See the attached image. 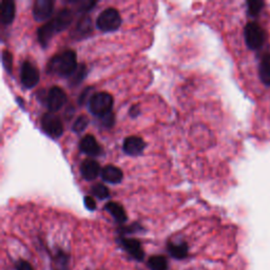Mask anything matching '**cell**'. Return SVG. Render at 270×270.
<instances>
[{
  "instance_id": "1",
  "label": "cell",
  "mask_w": 270,
  "mask_h": 270,
  "mask_svg": "<svg viewBox=\"0 0 270 270\" xmlns=\"http://www.w3.org/2000/svg\"><path fill=\"white\" fill-rule=\"evenodd\" d=\"M78 65L76 53L73 50H65L54 55L48 64V73L59 77H71L74 74Z\"/></svg>"
},
{
  "instance_id": "2",
  "label": "cell",
  "mask_w": 270,
  "mask_h": 270,
  "mask_svg": "<svg viewBox=\"0 0 270 270\" xmlns=\"http://www.w3.org/2000/svg\"><path fill=\"white\" fill-rule=\"evenodd\" d=\"M89 111L96 117H102L112 112L113 97L108 92H96L88 101Z\"/></svg>"
},
{
  "instance_id": "3",
  "label": "cell",
  "mask_w": 270,
  "mask_h": 270,
  "mask_svg": "<svg viewBox=\"0 0 270 270\" xmlns=\"http://www.w3.org/2000/svg\"><path fill=\"white\" fill-rule=\"evenodd\" d=\"M121 25V17L119 12L114 8L105 9L97 17L96 27L105 32H114L119 29Z\"/></svg>"
},
{
  "instance_id": "4",
  "label": "cell",
  "mask_w": 270,
  "mask_h": 270,
  "mask_svg": "<svg viewBox=\"0 0 270 270\" xmlns=\"http://www.w3.org/2000/svg\"><path fill=\"white\" fill-rule=\"evenodd\" d=\"M244 37L247 47L253 50L258 51L260 50L265 43V31L258 23H248L244 29Z\"/></svg>"
},
{
  "instance_id": "5",
  "label": "cell",
  "mask_w": 270,
  "mask_h": 270,
  "mask_svg": "<svg viewBox=\"0 0 270 270\" xmlns=\"http://www.w3.org/2000/svg\"><path fill=\"white\" fill-rule=\"evenodd\" d=\"M41 128L44 132L52 138H58L64 133V124L61 119L52 112H48L43 115Z\"/></svg>"
},
{
  "instance_id": "6",
  "label": "cell",
  "mask_w": 270,
  "mask_h": 270,
  "mask_svg": "<svg viewBox=\"0 0 270 270\" xmlns=\"http://www.w3.org/2000/svg\"><path fill=\"white\" fill-rule=\"evenodd\" d=\"M45 101L50 112H57L67 102V95L61 88L54 86L46 94Z\"/></svg>"
},
{
  "instance_id": "7",
  "label": "cell",
  "mask_w": 270,
  "mask_h": 270,
  "mask_svg": "<svg viewBox=\"0 0 270 270\" xmlns=\"http://www.w3.org/2000/svg\"><path fill=\"white\" fill-rule=\"evenodd\" d=\"M40 74L38 69L30 61H24L20 68V80L25 88L32 89L39 82Z\"/></svg>"
},
{
  "instance_id": "8",
  "label": "cell",
  "mask_w": 270,
  "mask_h": 270,
  "mask_svg": "<svg viewBox=\"0 0 270 270\" xmlns=\"http://www.w3.org/2000/svg\"><path fill=\"white\" fill-rule=\"evenodd\" d=\"M73 18H74V12L69 8H64L56 14L55 17L52 18V19L49 20L48 23L51 26L54 33L56 34L65 31L72 24V22H73Z\"/></svg>"
},
{
  "instance_id": "9",
  "label": "cell",
  "mask_w": 270,
  "mask_h": 270,
  "mask_svg": "<svg viewBox=\"0 0 270 270\" xmlns=\"http://www.w3.org/2000/svg\"><path fill=\"white\" fill-rule=\"evenodd\" d=\"M54 10V2L52 0H36L33 5V17L37 22H46L50 19Z\"/></svg>"
},
{
  "instance_id": "10",
  "label": "cell",
  "mask_w": 270,
  "mask_h": 270,
  "mask_svg": "<svg viewBox=\"0 0 270 270\" xmlns=\"http://www.w3.org/2000/svg\"><path fill=\"white\" fill-rule=\"evenodd\" d=\"M146 148V142L139 136H129L123 140L122 143V149L123 152L131 156H137L140 155L143 150Z\"/></svg>"
},
{
  "instance_id": "11",
  "label": "cell",
  "mask_w": 270,
  "mask_h": 270,
  "mask_svg": "<svg viewBox=\"0 0 270 270\" xmlns=\"http://www.w3.org/2000/svg\"><path fill=\"white\" fill-rule=\"evenodd\" d=\"M79 171L86 181H93L101 172L98 161L93 158H87L80 164Z\"/></svg>"
},
{
  "instance_id": "12",
  "label": "cell",
  "mask_w": 270,
  "mask_h": 270,
  "mask_svg": "<svg viewBox=\"0 0 270 270\" xmlns=\"http://www.w3.org/2000/svg\"><path fill=\"white\" fill-rule=\"evenodd\" d=\"M79 150L82 153L92 157L101 154V147L99 146L96 138L91 134H87L81 138V140L79 141Z\"/></svg>"
},
{
  "instance_id": "13",
  "label": "cell",
  "mask_w": 270,
  "mask_h": 270,
  "mask_svg": "<svg viewBox=\"0 0 270 270\" xmlns=\"http://www.w3.org/2000/svg\"><path fill=\"white\" fill-rule=\"evenodd\" d=\"M119 244L136 261H142L143 260V257H145V253H143L141 245L137 240L121 238V239H119Z\"/></svg>"
},
{
  "instance_id": "14",
  "label": "cell",
  "mask_w": 270,
  "mask_h": 270,
  "mask_svg": "<svg viewBox=\"0 0 270 270\" xmlns=\"http://www.w3.org/2000/svg\"><path fill=\"white\" fill-rule=\"evenodd\" d=\"M100 176L106 183H109L112 185H117L121 183L123 178V173L121 169L113 165H107L101 168Z\"/></svg>"
},
{
  "instance_id": "15",
  "label": "cell",
  "mask_w": 270,
  "mask_h": 270,
  "mask_svg": "<svg viewBox=\"0 0 270 270\" xmlns=\"http://www.w3.org/2000/svg\"><path fill=\"white\" fill-rule=\"evenodd\" d=\"M92 31H93V25H92L91 17L82 16L78 19L72 35H73V37L76 39H81L91 34Z\"/></svg>"
},
{
  "instance_id": "16",
  "label": "cell",
  "mask_w": 270,
  "mask_h": 270,
  "mask_svg": "<svg viewBox=\"0 0 270 270\" xmlns=\"http://www.w3.org/2000/svg\"><path fill=\"white\" fill-rule=\"evenodd\" d=\"M105 209L109 212L112 217L114 218V220L119 223V224H123L127 222V213H126L123 207L116 202H109L105 205Z\"/></svg>"
},
{
  "instance_id": "17",
  "label": "cell",
  "mask_w": 270,
  "mask_h": 270,
  "mask_svg": "<svg viewBox=\"0 0 270 270\" xmlns=\"http://www.w3.org/2000/svg\"><path fill=\"white\" fill-rule=\"evenodd\" d=\"M15 4L12 0H4L2 3V23L11 25L15 18Z\"/></svg>"
},
{
  "instance_id": "18",
  "label": "cell",
  "mask_w": 270,
  "mask_h": 270,
  "mask_svg": "<svg viewBox=\"0 0 270 270\" xmlns=\"http://www.w3.org/2000/svg\"><path fill=\"white\" fill-rule=\"evenodd\" d=\"M259 75L262 82L270 86V54H265L259 66Z\"/></svg>"
},
{
  "instance_id": "19",
  "label": "cell",
  "mask_w": 270,
  "mask_h": 270,
  "mask_svg": "<svg viewBox=\"0 0 270 270\" xmlns=\"http://www.w3.org/2000/svg\"><path fill=\"white\" fill-rule=\"evenodd\" d=\"M167 248H168V253L174 259L182 260L188 256V245L186 243H181V244L168 243Z\"/></svg>"
},
{
  "instance_id": "20",
  "label": "cell",
  "mask_w": 270,
  "mask_h": 270,
  "mask_svg": "<svg viewBox=\"0 0 270 270\" xmlns=\"http://www.w3.org/2000/svg\"><path fill=\"white\" fill-rule=\"evenodd\" d=\"M54 34H55V33H54V31L52 30V28L49 25V23H46L44 26H41L38 29L37 37H38V40H39L41 47L46 48L49 45V43H50L51 38L53 37Z\"/></svg>"
},
{
  "instance_id": "21",
  "label": "cell",
  "mask_w": 270,
  "mask_h": 270,
  "mask_svg": "<svg viewBox=\"0 0 270 270\" xmlns=\"http://www.w3.org/2000/svg\"><path fill=\"white\" fill-rule=\"evenodd\" d=\"M148 267L151 270H167L168 262L163 256H153L148 261Z\"/></svg>"
},
{
  "instance_id": "22",
  "label": "cell",
  "mask_w": 270,
  "mask_h": 270,
  "mask_svg": "<svg viewBox=\"0 0 270 270\" xmlns=\"http://www.w3.org/2000/svg\"><path fill=\"white\" fill-rule=\"evenodd\" d=\"M87 75V68L84 64L78 65L74 74L70 77V84L71 86H78L82 80L86 78Z\"/></svg>"
},
{
  "instance_id": "23",
  "label": "cell",
  "mask_w": 270,
  "mask_h": 270,
  "mask_svg": "<svg viewBox=\"0 0 270 270\" xmlns=\"http://www.w3.org/2000/svg\"><path fill=\"white\" fill-rule=\"evenodd\" d=\"M264 6H265V3L261 2V0H250V2L247 3L248 14L251 17L258 16L260 14V12L262 11Z\"/></svg>"
},
{
  "instance_id": "24",
  "label": "cell",
  "mask_w": 270,
  "mask_h": 270,
  "mask_svg": "<svg viewBox=\"0 0 270 270\" xmlns=\"http://www.w3.org/2000/svg\"><path fill=\"white\" fill-rule=\"evenodd\" d=\"M89 122H90V120L86 115H79L75 119L73 126H72V130L76 133H81L87 129Z\"/></svg>"
},
{
  "instance_id": "25",
  "label": "cell",
  "mask_w": 270,
  "mask_h": 270,
  "mask_svg": "<svg viewBox=\"0 0 270 270\" xmlns=\"http://www.w3.org/2000/svg\"><path fill=\"white\" fill-rule=\"evenodd\" d=\"M92 193L99 200H106L110 196L109 189H108V187L105 186L103 184H96L95 186H93Z\"/></svg>"
},
{
  "instance_id": "26",
  "label": "cell",
  "mask_w": 270,
  "mask_h": 270,
  "mask_svg": "<svg viewBox=\"0 0 270 270\" xmlns=\"http://www.w3.org/2000/svg\"><path fill=\"white\" fill-rule=\"evenodd\" d=\"M3 64L8 73L11 74L12 68H13V56H12V53L8 50H4L3 52Z\"/></svg>"
},
{
  "instance_id": "27",
  "label": "cell",
  "mask_w": 270,
  "mask_h": 270,
  "mask_svg": "<svg viewBox=\"0 0 270 270\" xmlns=\"http://www.w3.org/2000/svg\"><path fill=\"white\" fill-rule=\"evenodd\" d=\"M98 119H99L100 123L103 126V127H107V128L113 127V124L115 122V116H114L113 112L107 114V115H105L102 117H99Z\"/></svg>"
},
{
  "instance_id": "28",
  "label": "cell",
  "mask_w": 270,
  "mask_h": 270,
  "mask_svg": "<svg viewBox=\"0 0 270 270\" xmlns=\"http://www.w3.org/2000/svg\"><path fill=\"white\" fill-rule=\"evenodd\" d=\"M142 230V227L140 225H138L137 223H134L130 226H127V227H122L120 229V232L121 233H134V232H138Z\"/></svg>"
},
{
  "instance_id": "29",
  "label": "cell",
  "mask_w": 270,
  "mask_h": 270,
  "mask_svg": "<svg viewBox=\"0 0 270 270\" xmlns=\"http://www.w3.org/2000/svg\"><path fill=\"white\" fill-rule=\"evenodd\" d=\"M84 202H85V206H86V208L88 210L94 211L96 209V203H95V201H94V199H93L92 196H89V195L86 196Z\"/></svg>"
},
{
  "instance_id": "30",
  "label": "cell",
  "mask_w": 270,
  "mask_h": 270,
  "mask_svg": "<svg viewBox=\"0 0 270 270\" xmlns=\"http://www.w3.org/2000/svg\"><path fill=\"white\" fill-rule=\"evenodd\" d=\"M90 91H92V87H88L86 90H84L82 93L80 94V96H79V98H78V103H79L80 106H82L86 101H89L88 96H89V97H91V96H92V95H90V94H89Z\"/></svg>"
},
{
  "instance_id": "31",
  "label": "cell",
  "mask_w": 270,
  "mask_h": 270,
  "mask_svg": "<svg viewBox=\"0 0 270 270\" xmlns=\"http://www.w3.org/2000/svg\"><path fill=\"white\" fill-rule=\"evenodd\" d=\"M16 269L17 270H33L30 263H28L27 261H23V260H20L16 264Z\"/></svg>"
},
{
  "instance_id": "32",
  "label": "cell",
  "mask_w": 270,
  "mask_h": 270,
  "mask_svg": "<svg viewBox=\"0 0 270 270\" xmlns=\"http://www.w3.org/2000/svg\"><path fill=\"white\" fill-rule=\"evenodd\" d=\"M140 114V109H139V106L138 105H134L130 108V111H129V115L133 118H136L138 115Z\"/></svg>"
}]
</instances>
